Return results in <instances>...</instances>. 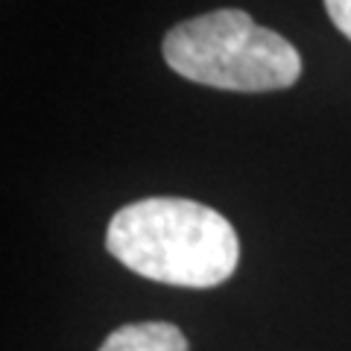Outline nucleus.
Instances as JSON below:
<instances>
[{
	"label": "nucleus",
	"mask_w": 351,
	"mask_h": 351,
	"mask_svg": "<svg viewBox=\"0 0 351 351\" xmlns=\"http://www.w3.org/2000/svg\"><path fill=\"white\" fill-rule=\"evenodd\" d=\"M106 249L129 272L191 290L228 281L240 261L232 223L179 196H149L120 208L106 228Z\"/></svg>",
	"instance_id": "f257e3e1"
},
{
	"label": "nucleus",
	"mask_w": 351,
	"mask_h": 351,
	"mask_svg": "<svg viewBox=\"0 0 351 351\" xmlns=\"http://www.w3.org/2000/svg\"><path fill=\"white\" fill-rule=\"evenodd\" d=\"M170 71L223 91H284L299 82L302 56L293 44L258 27L243 9H217L176 24L161 44Z\"/></svg>",
	"instance_id": "f03ea898"
},
{
	"label": "nucleus",
	"mask_w": 351,
	"mask_h": 351,
	"mask_svg": "<svg viewBox=\"0 0 351 351\" xmlns=\"http://www.w3.org/2000/svg\"><path fill=\"white\" fill-rule=\"evenodd\" d=\"M100 351H188V339L170 322H132L108 334Z\"/></svg>",
	"instance_id": "7ed1b4c3"
},
{
	"label": "nucleus",
	"mask_w": 351,
	"mask_h": 351,
	"mask_svg": "<svg viewBox=\"0 0 351 351\" xmlns=\"http://www.w3.org/2000/svg\"><path fill=\"white\" fill-rule=\"evenodd\" d=\"M325 12L334 21V27L351 41V0H325Z\"/></svg>",
	"instance_id": "20e7f679"
}]
</instances>
